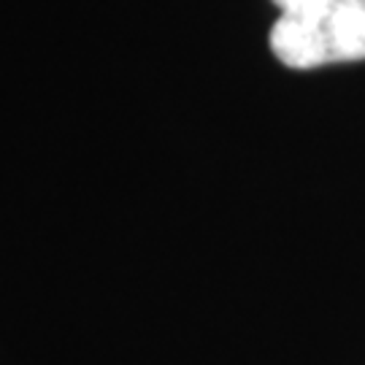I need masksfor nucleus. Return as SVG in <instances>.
<instances>
[{"label": "nucleus", "mask_w": 365, "mask_h": 365, "mask_svg": "<svg viewBox=\"0 0 365 365\" xmlns=\"http://www.w3.org/2000/svg\"><path fill=\"white\" fill-rule=\"evenodd\" d=\"M282 16L271 30V49L287 68H319L333 60L330 19L341 0H274Z\"/></svg>", "instance_id": "1"}, {"label": "nucleus", "mask_w": 365, "mask_h": 365, "mask_svg": "<svg viewBox=\"0 0 365 365\" xmlns=\"http://www.w3.org/2000/svg\"><path fill=\"white\" fill-rule=\"evenodd\" d=\"M333 60H365V0H341L330 19Z\"/></svg>", "instance_id": "2"}]
</instances>
